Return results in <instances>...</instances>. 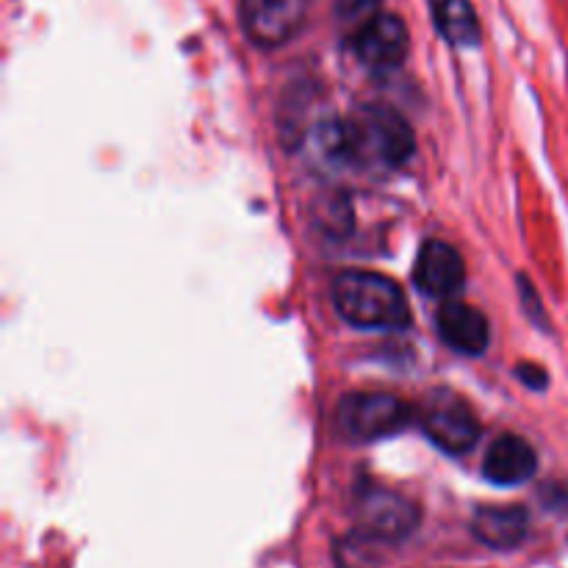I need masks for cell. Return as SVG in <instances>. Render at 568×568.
I'll use <instances>...</instances> for the list:
<instances>
[{
    "label": "cell",
    "mask_w": 568,
    "mask_h": 568,
    "mask_svg": "<svg viewBox=\"0 0 568 568\" xmlns=\"http://www.w3.org/2000/svg\"><path fill=\"white\" fill-rule=\"evenodd\" d=\"M414 410L394 394H349L338 403L336 425L353 442H377L405 430Z\"/></svg>",
    "instance_id": "obj_3"
},
{
    "label": "cell",
    "mask_w": 568,
    "mask_h": 568,
    "mask_svg": "<svg viewBox=\"0 0 568 568\" xmlns=\"http://www.w3.org/2000/svg\"><path fill=\"white\" fill-rule=\"evenodd\" d=\"M308 0H242V28L261 48H281L305 26Z\"/></svg>",
    "instance_id": "obj_6"
},
{
    "label": "cell",
    "mask_w": 568,
    "mask_h": 568,
    "mask_svg": "<svg viewBox=\"0 0 568 568\" xmlns=\"http://www.w3.org/2000/svg\"><path fill=\"white\" fill-rule=\"evenodd\" d=\"M430 14L449 44L471 48L480 42V20L471 0H430Z\"/></svg>",
    "instance_id": "obj_12"
},
{
    "label": "cell",
    "mask_w": 568,
    "mask_h": 568,
    "mask_svg": "<svg viewBox=\"0 0 568 568\" xmlns=\"http://www.w3.org/2000/svg\"><path fill=\"white\" fill-rule=\"evenodd\" d=\"M538 469V455L521 436H499L488 447L483 475L494 486H521L530 480Z\"/></svg>",
    "instance_id": "obj_10"
},
{
    "label": "cell",
    "mask_w": 568,
    "mask_h": 568,
    "mask_svg": "<svg viewBox=\"0 0 568 568\" xmlns=\"http://www.w3.org/2000/svg\"><path fill=\"white\" fill-rule=\"evenodd\" d=\"M375 14H377V0H342V17L347 22H353L355 28H361Z\"/></svg>",
    "instance_id": "obj_13"
},
{
    "label": "cell",
    "mask_w": 568,
    "mask_h": 568,
    "mask_svg": "<svg viewBox=\"0 0 568 568\" xmlns=\"http://www.w3.org/2000/svg\"><path fill=\"white\" fill-rule=\"evenodd\" d=\"M530 530L525 508L503 505V508H480L471 519V532L480 544L491 549H514L519 547Z\"/></svg>",
    "instance_id": "obj_11"
},
{
    "label": "cell",
    "mask_w": 568,
    "mask_h": 568,
    "mask_svg": "<svg viewBox=\"0 0 568 568\" xmlns=\"http://www.w3.org/2000/svg\"><path fill=\"white\" fill-rule=\"evenodd\" d=\"M355 55L372 70H394L405 61L410 50L408 26L397 14H381L355 28L353 33Z\"/></svg>",
    "instance_id": "obj_7"
},
{
    "label": "cell",
    "mask_w": 568,
    "mask_h": 568,
    "mask_svg": "<svg viewBox=\"0 0 568 568\" xmlns=\"http://www.w3.org/2000/svg\"><path fill=\"white\" fill-rule=\"evenodd\" d=\"M336 311L355 327L366 331H403L410 322L403 288L377 272H344L333 283Z\"/></svg>",
    "instance_id": "obj_2"
},
{
    "label": "cell",
    "mask_w": 568,
    "mask_h": 568,
    "mask_svg": "<svg viewBox=\"0 0 568 568\" xmlns=\"http://www.w3.org/2000/svg\"><path fill=\"white\" fill-rule=\"evenodd\" d=\"M422 427L436 447L460 455L469 453L480 438V419L464 397L453 392H436L422 408Z\"/></svg>",
    "instance_id": "obj_5"
},
{
    "label": "cell",
    "mask_w": 568,
    "mask_h": 568,
    "mask_svg": "<svg viewBox=\"0 0 568 568\" xmlns=\"http://www.w3.org/2000/svg\"><path fill=\"white\" fill-rule=\"evenodd\" d=\"M355 527L372 541H399L419 525V508L408 497L388 488H364L353 505Z\"/></svg>",
    "instance_id": "obj_4"
},
{
    "label": "cell",
    "mask_w": 568,
    "mask_h": 568,
    "mask_svg": "<svg viewBox=\"0 0 568 568\" xmlns=\"http://www.w3.org/2000/svg\"><path fill=\"white\" fill-rule=\"evenodd\" d=\"M519 377L532 388H544L547 386V375H544L541 366H530V364H521L519 366Z\"/></svg>",
    "instance_id": "obj_14"
},
{
    "label": "cell",
    "mask_w": 568,
    "mask_h": 568,
    "mask_svg": "<svg viewBox=\"0 0 568 568\" xmlns=\"http://www.w3.org/2000/svg\"><path fill=\"white\" fill-rule=\"evenodd\" d=\"M414 283L430 297H453L466 283L464 258H460L453 244L433 239L419 250V258H416L414 266Z\"/></svg>",
    "instance_id": "obj_8"
},
{
    "label": "cell",
    "mask_w": 568,
    "mask_h": 568,
    "mask_svg": "<svg viewBox=\"0 0 568 568\" xmlns=\"http://www.w3.org/2000/svg\"><path fill=\"white\" fill-rule=\"evenodd\" d=\"M416 139L403 114L388 105H361L344 120L322 128L327 159L361 170H394L414 155Z\"/></svg>",
    "instance_id": "obj_1"
},
{
    "label": "cell",
    "mask_w": 568,
    "mask_h": 568,
    "mask_svg": "<svg viewBox=\"0 0 568 568\" xmlns=\"http://www.w3.org/2000/svg\"><path fill=\"white\" fill-rule=\"evenodd\" d=\"M438 336L444 338L447 347H453L460 355H480L486 353L488 342H491V331H488V320L469 303L460 300H449L438 308L436 314Z\"/></svg>",
    "instance_id": "obj_9"
}]
</instances>
